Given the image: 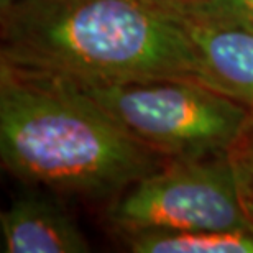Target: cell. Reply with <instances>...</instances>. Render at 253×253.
Instances as JSON below:
<instances>
[{
    "label": "cell",
    "instance_id": "obj_3",
    "mask_svg": "<svg viewBox=\"0 0 253 253\" xmlns=\"http://www.w3.org/2000/svg\"><path fill=\"white\" fill-rule=\"evenodd\" d=\"M69 81L165 160L227 153L252 115L245 105L196 79Z\"/></svg>",
    "mask_w": 253,
    "mask_h": 253
},
{
    "label": "cell",
    "instance_id": "obj_5",
    "mask_svg": "<svg viewBox=\"0 0 253 253\" xmlns=\"http://www.w3.org/2000/svg\"><path fill=\"white\" fill-rule=\"evenodd\" d=\"M188 37L196 78L253 112V28L209 0H160Z\"/></svg>",
    "mask_w": 253,
    "mask_h": 253
},
{
    "label": "cell",
    "instance_id": "obj_6",
    "mask_svg": "<svg viewBox=\"0 0 253 253\" xmlns=\"http://www.w3.org/2000/svg\"><path fill=\"white\" fill-rule=\"evenodd\" d=\"M0 252L84 253L90 244L59 194L27 186L0 214Z\"/></svg>",
    "mask_w": 253,
    "mask_h": 253
},
{
    "label": "cell",
    "instance_id": "obj_9",
    "mask_svg": "<svg viewBox=\"0 0 253 253\" xmlns=\"http://www.w3.org/2000/svg\"><path fill=\"white\" fill-rule=\"evenodd\" d=\"M217 10L253 28V0H209Z\"/></svg>",
    "mask_w": 253,
    "mask_h": 253
},
{
    "label": "cell",
    "instance_id": "obj_7",
    "mask_svg": "<svg viewBox=\"0 0 253 253\" xmlns=\"http://www.w3.org/2000/svg\"><path fill=\"white\" fill-rule=\"evenodd\" d=\"M115 237L133 253H253V229L141 230Z\"/></svg>",
    "mask_w": 253,
    "mask_h": 253
},
{
    "label": "cell",
    "instance_id": "obj_1",
    "mask_svg": "<svg viewBox=\"0 0 253 253\" xmlns=\"http://www.w3.org/2000/svg\"><path fill=\"white\" fill-rule=\"evenodd\" d=\"M0 160L25 186L105 202L166 161L69 79L3 61Z\"/></svg>",
    "mask_w": 253,
    "mask_h": 253
},
{
    "label": "cell",
    "instance_id": "obj_4",
    "mask_svg": "<svg viewBox=\"0 0 253 253\" xmlns=\"http://www.w3.org/2000/svg\"><path fill=\"white\" fill-rule=\"evenodd\" d=\"M105 207V222L114 234L253 229L237 194L227 153L166 160Z\"/></svg>",
    "mask_w": 253,
    "mask_h": 253
},
{
    "label": "cell",
    "instance_id": "obj_2",
    "mask_svg": "<svg viewBox=\"0 0 253 253\" xmlns=\"http://www.w3.org/2000/svg\"><path fill=\"white\" fill-rule=\"evenodd\" d=\"M0 61L74 81H197L160 0H0Z\"/></svg>",
    "mask_w": 253,
    "mask_h": 253
},
{
    "label": "cell",
    "instance_id": "obj_8",
    "mask_svg": "<svg viewBox=\"0 0 253 253\" xmlns=\"http://www.w3.org/2000/svg\"><path fill=\"white\" fill-rule=\"evenodd\" d=\"M227 158L240 204L253 224V112L227 150Z\"/></svg>",
    "mask_w": 253,
    "mask_h": 253
}]
</instances>
